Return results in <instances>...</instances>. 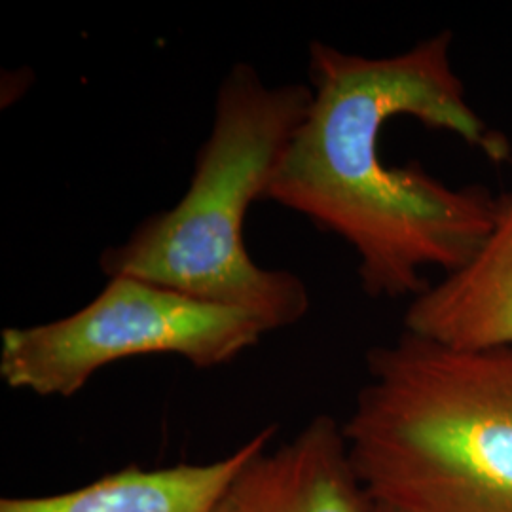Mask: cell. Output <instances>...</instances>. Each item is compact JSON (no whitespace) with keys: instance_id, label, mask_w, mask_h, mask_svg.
I'll list each match as a JSON object with an SVG mask.
<instances>
[{"instance_id":"6da1fadb","label":"cell","mask_w":512,"mask_h":512,"mask_svg":"<svg viewBox=\"0 0 512 512\" xmlns=\"http://www.w3.org/2000/svg\"><path fill=\"white\" fill-rule=\"evenodd\" d=\"M452 44L450 31L387 57L310 44V109L268 200L344 239L357 253L370 298L420 296L431 287L425 268H463L494 226L497 198L488 188H454L418 162L389 167L380 154L387 122L412 116L454 133L490 162L509 160L507 137L469 103Z\"/></svg>"},{"instance_id":"7a4b0ae2","label":"cell","mask_w":512,"mask_h":512,"mask_svg":"<svg viewBox=\"0 0 512 512\" xmlns=\"http://www.w3.org/2000/svg\"><path fill=\"white\" fill-rule=\"evenodd\" d=\"M366 368L342 427L372 503L512 512V348H446L404 330Z\"/></svg>"},{"instance_id":"3957f363","label":"cell","mask_w":512,"mask_h":512,"mask_svg":"<svg viewBox=\"0 0 512 512\" xmlns=\"http://www.w3.org/2000/svg\"><path fill=\"white\" fill-rule=\"evenodd\" d=\"M310 84H266L255 67L222 78L209 137L183 198L143 220L99 266L245 311L264 329H287L310 311L298 275L258 266L243 239L247 213L268 200L275 171L310 109Z\"/></svg>"},{"instance_id":"277c9868","label":"cell","mask_w":512,"mask_h":512,"mask_svg":"<svg viewBox=\"0 0 512 512\" xmlns=\"http://www.w3.org/2000/svg\"><path fill=\"white\" fill-rule=\"evenodd\" d=\"M268 330L245 311L145 279L109 277L67 317L0 332V378L38 397H73L105 366L145 355H179L196 368L238 359Z\"/></svg>"},{"instance_id":"5b68a950","label":"cell","mask_w":512,"mask_h":512,"mask_svg":"<svg viewBox=\"0 0 512 512\" xmlns=\"http://www.w3.org/2000/svg\"><path fill=\"white\" fill-rule=\"evenodd\" d=\"M372 505L342 423L315 416L293 439L249 459L213 512H370Z\"/></svg>"},{"instance_id":"8992f818","label":"cell","mask_w":512,"mask_h":512,"mask_svg":"<svg viewBox=\"0 0 512 512\" xmlns=\"http://www.w3.org/2000/svg\"><path fill=\"white\" fill-rule=\"evenodd\" d=\"M404 330L454 349L512 348V188L475 256L412 298Z\"/></svg>"},{"instance_id":"52a82bcc","label":"cell","mask_w":512,"mask_h":512,"mask_svg":"<svg viewBox=\"0 0 512 512\" xmlns=\"http://www.w3.org/2000/svg\"><path fill=\"white\" fill-rule=\"evenodd\" d=\"M275 427L260 431L211 463L160 469L129 465L65 494L2 497L0 512H213L241 467L270 446Z\"/></svg>"},{"instance_id":"ba28073f","label":"cell","mask_w":512,"mask_h":512,"mask_svg":"<svg viewBox=\"0 0 512 512\" xmlns=\"http://www.w3.org/2000/svg\"><path fill=\"white\" fill-rule=\"evenodd\" d=\"M370 512H403L397 511V509H393V507H387V505H380V503H374L372 505V511Z\"/></svg>"}]
</instances>
